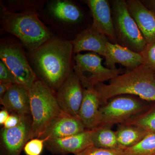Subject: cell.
I'll list each match as a JSON object with an SVG mask.
<instances>
[{"label": "cell", "mask_w": 155, "mask_h": 155, "mask_svg": "<svg viewBox=\"0 0 155 155\" xmlns=\"http://www.w3.org/2000/svg\"><path fill=\"white\" fill-rule=\"evenodd\" d=\"M31 53L38 74L56 92L72 70V41L57 38H51Z\"/></svg>", "instance_id": "obj_1"}, {"label": "cell", "mask_w": 155, "mask_h": 155, "mask_svg": "<svg viewBox=\"0 0 155 155\" xmlns=\"http://www.w3.org/2000/svg\"><path fill=\"white\" fill-rule=\"evenodd\" d=\"M101 105L115 97L135 96L146 102H155V72L144 64L130 69L94 87Z\"/></svg>", "instance_id": "obj_2"}, {"label": "cell", "mask_w": 155, "mask_h": 155, "mask_svg": "<svg viewBox=\"0 0 155 155\" xmlns=\"http://www.w3.org/2000/svg\"><path fill=\"white\" fill-rule=\"evenodd\" d=\"M1 24L6 32L17 37L31 52L51 38V34L39 19L37 11H10L1 4Z\"/></svg>", "instance_id": "obj_3"}, {"label": "cell", "mask_w": 155, "mask_h": 155, "mask_svg": "<svg viewBox=\"0 0 155 155\" xmlns=\"http://www.w3.org/2000/svg\"><path fill=\"white\" fill-rule=\"evenodd\" d=\"M28 90L31 116L30 140L39 138L62 111L54 92L43 81L37 79Z\"/></svg>", "instance_id": "obj_4"}, {"label": "cell", "mask_w": 155, "mask_h": 155, "mask_svg": "<svg viewBox=\"0 0 155 155\" xmlns=\"http://www.w3.org/2000/svg\"><path fill=\"white\" fill-rule=\"evenodd\" d=\"M113 19L118 44L136 52L143 51L147 43L130 15L126 1H112Z\"/></svg>", "instance_id": "obj_5"}, {"label": "cell", "mask_w": 155, "mask_h": 155, "mask_svg": "<svg viewBox=\"0 0 155 155\" xmlns=\"http://www.w3.org/2000/svg\"><path fill=\"white\" fill-rule=\"evenodd\" d=\"M74 72L83 88L94 87L97 84L110 80L124 73L121 69H112L102 64L103 58L96 54H78L74 58Z\"/></svg>", "instance_id": "obj_6"}, {"label": "cell", "mask_w": 155, "mask_h": 155, "mask_svg": "<svg viewBox=\"0 0 155 155\" xmlns=\"http://www.w3.org/2000/svg\"><path fill=\"white\" fill-rule=\"evenodd\" d=\"M145 101L130 95L119 96L101 106V125L124 124L148 108Z\"/></svg>", "instance_id": "obj_7"}, {"label": "cell", "mask_w": 155, "mask_h": 155, "mask_svg": "<svg viewBox=\"0 0 155 155\" xmlns=\"http://www.w3.org/2000/svg\"><path fill=\"white\" fill-rule=\"evenodd\" d=\"M0 59L12 72L17 84L28 89L37 80L19 44L12 41H1Z\"/></svg>", "instance_id": "obj_8"}, {"label": "cell", "mask_w": 155, "mask_h": 155, "mask_svg": "<svg viewBox=\"0 0 155 155\" xmlns=\"http://www.w3.org/2000/svg\"><path fill=\"white\" fill-rule=\"evenodd\" d=\"M83 90L79 78L72 70L56 92V98L61 111L78 118L83 100Z\"/></svg>", "instance_id": "obj_9"}, {"label": "cell", "mask_w": 155, "mask_h": 155, "mask_svg": "<svg viewBox=\"0 0 155 155\" xmlns=\"http://www.w3.org/2000/svg\"><path fill=\"white\" fill-rule=\"evenodd\" d=\"M29 116H21L20 122L15 127L2 129L1 141L6 155H20L30 140L31 119Z\"/></svg>", "instance_id": "obj_10"}, {"label": "cell", "mask_w": 155, "mask_h": 155, "mask_svg": "<svg viewBox=\"0 0 155 155\" xmlns=\"http://www.w3.org/2000/svg\"><path fill=\"white\" fill-rule=\"evenodd\" d=\"M92 133L93 130H86L75 135L49 140L45 145L53 154L76 155L93 146Z\"/></svg>", "instance_id": "obj_11"}, {"label": "cell", "mask_w": 155, "mask_h": 155, "mask_svg": "<svg viewBox=\"0 0 155 155\" xmlns=\"http://www.w3.org/2000/svg\"><path fill=\"white\" fill-rule=\"evenodd\" d=\"M89 8L93 18L92 25L100 32L104 35L110 42L118 44L111 8L107 0L84 1Z\"/></svg>", "instance_id": "obj_12"}, {"label": "cell", "mask_w": 155, "mask_h": 155, "mask_svg": "<svg viewBox=\"0 0 155 155\" xmlns=\"http://www.w3.org/2000/svg\"><path fill=\"white\" fill-rule=\"evenodd\" d=\"M83 89V100L78 118L86 129L93 130L101 124V104L94 87Z\"/></svg>", "instance_id": "obj_13"}, {"label": "cell", "mask_w": 155, "mask_h": 155, "mask_svg": "<svg viewBox=\"0 0 155 155\" xmlns=\"http://www.w3.org/2000/svg\"><path fill=\"white\" fill-rule=\"evenodd\" d=\"M86 129L80 119L61 112L46 129L40 139L47 140L63 138L83 132Z\"/></svg>", "instance_id": "obj_14"}, {"label": "cell", "mask_w": 155, "mask_h": 155, "mask_svg": "<svg viewBox=\"0 0 155 155\" xmlns=\"http://www.w3.org/2000/svg\"><path fill=\"white\" fill-rule=\"evenodd\" d=\"M72 41L73 53L79 54L84 51H91L105 58L109 39L91 25L78 34Z\"/></svg>", "instance_id": "obj_15"}, {"label": "cell", "mask_w": 155, "mask_h": 155, "mask_svg": "<svg viewBox=\"0 0 155 155\" xmlns=\"http://www.w3.org/2000/svg\"><path fill=\"white\" fill-rule=\"evenodd\" d=\"M127 8L147 44L155 42V14L139 0L126 1Z\"/></svg>", "instance_id": "obj_16"}, {"label": "cell", "mask_w": 155, "mask_h": 155, "mask_svg": "<svg viewBox=\"0 0 155 155\" xmlns=\"http://www.w3.org/2000/svg\"><path fill=\"white\" fill-rule=\"evenodd\" d=\"M5 109L20 116L31 115L29 91L17 84H13L0 99Z\"/></svg>", "instance_id": "obj_17"}, {"label": "cell", "mask_w": 155, "mask_h": 155, "mask_svg": "<svg viewBox=\"0 0 155 155\" xmlns=\"http://www.w3.org/2000/svg\"><path fill=\"white\" fill-rule=\"evenodd\" d=\"M105 59V64L110 69H116V64H121L129 69H134L143 64V58L140 53L110 41L107 44Z\"/></svg>", "instance_id": "obj_18"}, {"label": "cell", "mask_w": 155, "mask_h": 155, "mask_svg": "<svg viewBox=\"0 0 155 155\" xmlns=\"http://www.w3.org/2000/svg\"><path fill=\"white\" fill-rule=\"evenodd\" d=\"M115 132L119 148L123 150L137 144L150 132L137 125L127 124L118 125Z\"/></svg>", "instance_id": "obj_19"}, {"label": "cell", "mask_w": 155, "mask_h": 155, "mask_svg": "<svg viewBox=\"0 0 155 155\" xmlns=\"http://www.w3.org/2000/svg\"><path fill=\"white\" fill-rule=\"evenodd\" d=\"M49 10L54 17L64 22L75 23L80 21L83 17L80 8L68 1H53L50 4Z\"/></svg>", "instance_id": "obj_20"}, {"label": "cell", "mask_w": 155, "mask_h": 155, "mask_svg": "<svg viewBox=\"0 0 155 155\" xmlns=\"http://www.w3.org/2000/svg\"><path fill=\"white\" fill-rule=\"evenodd\" d=\"M112 127L110 125H101L93 130V146L101 148L120 149L116 132L112 130Z\"/></svg>", "instance_id": "obj_21"}, {"label": "cell", "mask_w": 155, "mask_h": 155, "mask_svg": "<svg viewBox=\"0 0 155 155\" xmlns=\"http://www.w3.org/2000/svg\"><path fill=\"white\" fill-rule=\"evenodd\" d=\"M124 151L126 155H155V133L150 132L137 144Z\"/></svg>", "instance_id": "obj_22"}, {"label": "cell", "mask_w": 155, "mask_h": 155, "mask_svg": "<svg viewBox=\"0 0 155 155\" xmlns=\"http://www.w3.org/2000/svg\"><path fill=\"white\" fill-rule=\"evenodd\" d=\"M124 124H131L155 133V108H147L145 110Z\"/></svg>", "instance_id": "obj_23"}, {"label": "cell", "mask_w": 155, "mask_h": 155, "mask_svg": "<svg viewBox=\"0 0 155 155\" xmlns=\"http://www.w3.org/2000/svg\"><path fill=\"white\" fill-rule=\"evenodd\" d=\"M75 155H126L124 150L121 149L101 148L97 147L94 146L89 147L88 148Z\"/></svg>", "instance_id": "obj_24"}, {"label": "cell", "mask_w": 155, "mask_h": 155, "mask_svg": "<svg viewBox=\"0 0 155 155\" xmlns=\"http://www.w3.org/2000/svg\"><path fill=\"white\" fill-rule=\"evenodd\" d=\"M45 139L33 138L31 139L24 147V151L26 155H41L43 150Z\"/></svg>", "instance_id": "obj_25"}, {"label": "cell", "mask_w": 155, "mask_h": 155, "mask_svg": "<svg viewBox=\"0 0 155 155\" xmlns=\"http://www.w3.org/2000/svg\"><path fill=\"white\" fill-rule=\"evenodd\" d=\"M140 54L143 64L155 71V42L147 44Z\"/></svg>", "instance_id": "obj_26"}, {"label": "cell", "mask_w": 155, "mask_h": 155, "mask_svg": "<svg viewBox=\"0 0 155 155\" xmlns=\"http://www.w3.org/2000/svg\"><path fill=\"white\" fill-rule=\"evenodd\" d=\"M0 82L17 84L12 72L2 61H0Z\"/></svg>", "instance_id": "obj_27"}, {"label": "cell", "mask_w": 155, "mask_h": 155, "mask_svg": "<svg viewBox=\"0 0 155 155\" xmlns=\"http://www.w3.org/2000/svg\"><path fill=\"white\" fill-rule=\"evenodd\" d=\"M21 120V116L15 114L10 115L4 125V128H10L17 126Z\"/></svg>", "instance_id": "obj_28"}, {"label": "cell", "mask_w": 155, "mask_h": 155, "mask_svg": "<svg viewBox=\"0 0 155 155\" xmlns=\"http://www.w3.org/2000/svg\"><path fill=\"white\" fill-rule=\"evenodd\" d=\"M140 2L147 8L155 14V0H145Z\"/></svg>", "instance_id": "obj_29"}, {"label": "cell", "mask_w": 155, "mask_h": 155, "mask_svg": "<svg viewBox=\"0 0 155 155\" xmlns=\"http://www.w3.org/2000/svg\"><path fill=\"white\" fill-rule=\"evenodd\" d=\"M12 84L11 83L0 82V99L2 98Z\"/></svg>", "instance_id": "obj_30"}, {"label": "cell", "mask_w": 155, "mask_h": 155, "mask_svg": "<svg viewBox=\"0 0 155 155\" xmlns=\"http://www.w3.org/2000/svg\"><path fill=\"white\" fill-rule=\"evenodd\" d=\"M10 116L8 111L6 109L2 110L0 112V124L1 125H4L6 121Z\"/></svg>", "instance_id": "obj_31"}, {"label": "cell", "mask_w": 155, "mask_h": 155, "mask_svg": "<svg viewBox=\"0 0 155 155\" xmlns=\"http://www.w3.org/2000/svg\"><path fill=\"white\" fill-rule=\"evenodd\" d=\"M1 155H3L1 154Z\"/></svg>", "instance_id": "obj_32"}, {"label": "cell", "mask_w": 155, "mask_h": 155, "mask_svg": "<svg viewBox=\"0 0 155 155\" xmlns=\"http://www.w3.org/2000/svg\"></svg>", "instance_id": "obj_33"}]
</instances>
